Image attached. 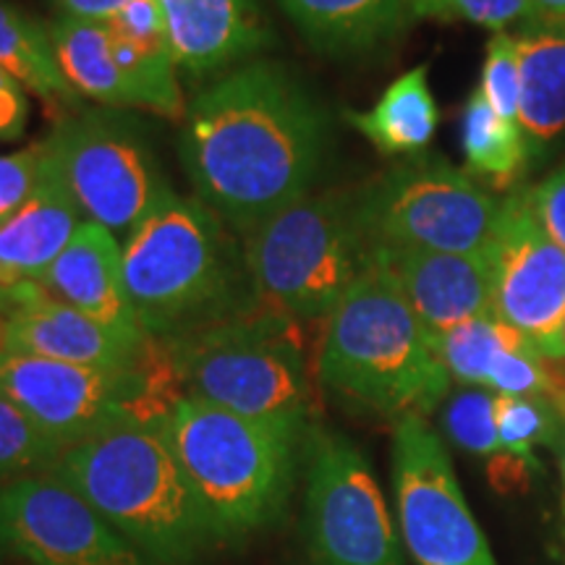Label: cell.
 Listing matches in <instances>:
<instances>
[{
    "mask_svg": "<svg viewBox=\"0 0 565 565\" xmlns=\"http://www.w3.org/2000/svg\"><path fill=\"white\" fill-rule=\"evenodd\" d=\"M121 273L141 328L162 341L217 320L233 286L217 215L175 194L129 231Z\"/></svg>",
    "mask_w": 565,
    "mask_h": 565,
    "instance_id": "6",
    "label": "cell"
},
{
    "mask_svg": "<svg viewBox=\"0 0 565 565\" xmlns=\"http://www.w3.org/2000/svg\"><path fill=\"white\" fill-rule=\"evenodd\" d=\"M445 433L466 454L494 458L503 454L494 424V393L484 387H466L445 408Z\"/></svg>",
    "mask_w": 565,
    "mask_h": 565,
    "instance_id": "29",
    "label": "cell"
},
{
    "mask_svg": "<svg viewBox=\"0 0 565 565\" xmlns=\"http://www.w3.org/2000/svg\"><path fill=\"white\" fill-rule=\"evenodd\" d=\"M393 487L401 536L416 565H498L427 416L395 422Z\"/></svg>",
    "mask_w": 565,
    "mask_h": 565,
    "instance_id": "12",
    "label": "cell"
},
{
    "mask_svg": "<svg viewBox=\"0 0 565 565\" xmlns=\"http://www.w3.org/2000/svg\"><path fill=\"white\" fill-rule=\"evenodd\" d=\"M356 212L372 246L482 254L500 202L448 160L414 158L362 189Z\"/></svg>",
    "mask_w": 565,
    "mask_h": 565,
    "instance_id": "9",
    "label": "cell"
},
{
    "mask_svg": "<svg viewBox=\"0 0 565 565\" xmlns=\"http://www.w3.org/2000/svg\"><path fill=\"white\" fill-rule=\"evenodd\" d=\"M0 68L40 100L66 108L79 105V92L58 66L51 30L9 0H0Z\"/></svg>",
    "mask_w": 565,
    "mask_h": 565,
    "instance_id": "24",
    "label": "cell"
},
{
    "mask_svg": "<svg viewBox=\"0 0 565 565\" xmlns=\"http://www.w3.org/2000/svg\"><path fill=\"white\" fill-rule=\"evenodd\" d=\"M30 118V97L26 89L13 79L9 71L0 68V141L19 139Z\"/></svg>",
    "mask_w": 565,
    "mask_h": 565,
    "instance_id": "35",
    "label": "cell"
},
{
    "mask_svg": "<svg viewBox=\"0 0 565 565\" xmlns=\"http://www.w3.org/2000/svg\"><path fill=\"white\" fill-rule=\"evenodd\" d=\"M372 263L387 273L433 343L475 317L490 315L487 252H429L372 246Z\"/></svg>",
    "mask_w": 565,
    "mask_h": 565,
    "instance_id": "15",
    "label": "cell"
},
{
    "mask_svg": "<svg viewBox=\"0 0 565 565\" xmlns=\"http://www.w3.org/2000/svg\"><path fill=\"white\" fill-rule=\"evenodd\" d=\"M45 175V141L0 154V223L30 200Z\"/></svg>",
    "mask_w": 565,
    "mask_h": 565,
    "instance_id": "32",
    "label": "cell"
},
{
    "mask_svg": "<svg viewBox=\"0 0 565 565\" xmlns=\"http://www.w3.org/2000/svg\"><path fill=\"white\" fill-rule=\"evenodd\" d=\"M3 351L103 370H131L147 349L126 343L79 309L53 299L40 282L24 280L17 286L6 317Z\"/></svg>",
    "mask_w": 565,
    "mask_h": 565,
    "instance_id": "16",
    "label": "cell"
},
{
    "mask_svg": "<svg viewBox=\"0 0 565 565\" xmlns=\"http://www.w3.org/2000/svg\"><path fill=\"white\" fill-rule=\"evenodd\" d=\"M529 200H532L536 221L565 252V162L557 166L545 181L529 186Z\"/></svg>",
    "mask_w": 565,
    "mask_h": 565,
    "instance_id": "34",
    "label": "cell"
},
{
    "mask_svg": "<svg viewBox=\"0 0 565 565\" xmlns=\"http://www.w3.org/2000/svg\"><path fill=\"white\" fill-rule=\"evenodd\" d=\"M328 147V116L282 66L246 63L194 97L181 160L200 202L249 233L309 194Z\"/></svg>",
    "mask_w": 565,
    "mask_h": 565,
    "instance_id": "1",
    "label": "cell"
},
{
    "mask_svg": "<svg viewBox=\"0 0 565 565\" xmlns=\"http://www.w3.org/2000/svg\"><path fill=\"white\" fill-rule=\"evenodd\" d=\"M524 341L529 338L511 324L498 320L494 315H482L437 338L435 351L450 380H458L469 387H484L494 359L505 349H513Z\"/></svg>",
    "mask_w": 565,
    "mask_h": 565,
    "instance_id": "26",
    "label": "cell"
},
{
    "mask_svg": "<svg viewBox=\"0 0 565 565\" xmlns=\"http://www.w3.org/2000/svg\"><path fill=\"white\" fill-rule=\"evenodd\" d=\"M529 19H565V0H529Z\"/></svg>",
    "mask_w": 565,
    "mask_h": 565,
    "instance_id": "38",
    "label": "cell"
},
{
    "mask_svg": "<svg viewBox=\"0 0 565 565\" xmlns=\"http://www.w3.org/2000/svg\"><path fill=\"white\" fill-rule=\"evenodd\" d=\"M547 370H550V398L555 401V406L565 414V359H547Z\"/></svg>",
    "mask_w": 565,
    "mask_h": 565,
    "instance_id": "37",
    "label": "cell"
},
{
    "mask_svg": "<svg viewBox=\"0 0 565 565\" xmlns=\"http://www.w3.org/2000/svg\"><path fill=\"white\" fill-rule=\"evenodd\" d=\"M47 30L63 76L79 97H92L108 108H141L129 76L113 55L108 26L58 17Z\"/></svg>",
    "mask_w": 565,
    "mask_h": 565,
    "instance_id": "23",
    "label": "cell"
},
{
    "mask_svg": "<svg viewBox=\"0 0 565 565\" xmlns=\"http://www.w3.org/2000/svg\"><path fill=\"white\" fill-rule=\"evenodd\" d=\"M84 215L45 158V175L30 200L0 223V273L38 282L82 228Z\"/></svg>",
    "mask_w": 565,
    "mask_h": 565,
    "instance_id": "19",
    "label": "cell"
},
{
    "mask_svg": "<svg viewBox=\"0 0 565 565\" xmlns=\"http://www.w3.org/2000/svg\"><path fill=\"white\" fill-rule=\"evenodd\" d=\"M38 282L53 299L79 309L126 343L147 349L152 341L126 296L121 244L116 242V233L103 225L84 221L61 257Z\"/></svg>",
    "mask_w": 565,
    "mask_h": 565,
    "instance_id": "17",
    "label": "cell"
},
{
    "mask_svg": "<svg viewBox=\"0 0 565 565\" xmlns=\"http://www.w3.org/2000/svg\"><path fill=\"white\" fill-rule=\"evenodd\" d=\"M58 9L61 19L95 21V24H108L129 0H51Z\"/></svg>",
    "mask_w": 565,
    "mask_h": 565,
    "instance_id": "36",
    "label": "cell"
},
{
    "mask_svg": "<svg viewBox=\"0 0 565 565\" xmlns=\"http://www.w3.org/2000/svg\"><path fill=\"white\" fill-rule=\"evenodd\" d=\"M521 116L529 160L536 162L565 134V19H526L515 34Z\"/></svg>",
    "mask_w": 565,
    "mask_h": 565,
    "instance_id": "20",
    "label": "cell"
},
{
    "mask_svg": "<svg viewBox=\"0 0 565 565\" xmlns=\"http://www.w3.org/2000/svg\"><path fill=\"white\" fill-rule=\"evenodd\" d=\"M303 479L309 565H406L377 479L349 437L309 429Z\"/></svg>",
    "mask_w": 565,
    "mask_h": 565,
    "instance_id": "10",
    "label": "cell"
},
{
    "mask_svg": "<svg viewBox=\"0 0 565 565\" xmlns=\"http://www.w3.org/2000/svg\"><path fill=\"white\" fill-rule=\"evenodd\" d=\"M0 561L154 565L55 475H38L0 487Z\"/></svg>",
    "mask_w": 565,
    "mask_h": 565,
    "instance_id": "14",
    "label": "cell"
},
{
    "mask_svg": "<svg viewBox=\"0 0 565 565\" xmlns=\"http://www.w3.org/2000/svg\"><path fill=\"white\" fill-rule=\"evenodd\" d=\"M317 374L343 404L393 422L427 416L450 387L433 338L374 263L324 320Z\"/></svg>",
    "mask_w": 565,
    "mask_h": 565,
    "instance_id": "4",
    "label": "cell"
},
{
    "mask_svg": "<svg viewBox=\"0 0 565 565\" xmlns=\"http://www.w3.org/2000/svg\"><path fill=\"white\" fill-rule=\"evenodd\" d=\"M303 38L324 53H362L398 38L408 0H278Z\"/></svg>",
    "mask_w": 565,
    "mask_h": 565,
    "instance_id": "21",
    "label": "cell"
},
{
    "mask_svg": "<svg viewBox=\"0 0 565 565\" xmlns=\"http://www.w3.org/2000/svg\"><path fill=\"white\" fill-rule=\"evenodd\" d=\"M487 263L490 315L524 333L547 359H565V252L536 221L529 186L500 202Z\"/></svg>",
    "mask_w": 565,
    "mask_h": 565,
    "instance_id": "13",
    "label": "cell"
},
{
    "mask_svg": "<svg viewBox=\"0 0 565 565\" xmlns=\"http://www.w3.org/2000/svg\"><path fill=\"white\" fill-rule=\"evenodd\" d=\"M370 263L356 194H307L246 233L254 291L291 320H328Z\"/></svg>",
    "mask_w": 565,
    "mask_h": 565,
    "instance_id": "7",
    "label": "cell"
},
{
    "mask_svg": "<svg viewBox=\"0 0 565 565\" xmlns=\"http://www.w3.org/2000/svg\"><path fill=\"white\" fill-rule=\"evenodd\" d=\"M563 341H565V330H563Z\"/></svg>",
    "mask_w": 565,
    "mask_h": 565,
    "instance_id": "41",
    "label": "cell"
},
{
    "mask_svg": "<svg viewBox=\"0 0 565 565\" xmlns=\"http://www.w3.org/2000/svg\"><path fill=\"white\" fill-rule=\"evenodd\" d=\"M17 280L6 278L0 273V349H3V328H6V317H9L11 307H13V294H17Z\"/></svg>",
    "mask_w": 565,
    "mask_h": 565,
    "instance_id": "39",
    "label": "cell"
},
{
    "mask_svg": "<svg viewBox=\"0 0 565 565\" xmlns=\"http://www.w3.org/2000/svg\"><path fill=\"white\" fill-rule=\"evenodd\" d=\"M173 58L192 74L228 68L270 45L259 0H158Z\"/></svg>",
    "mask_w": 565,
    "mask_h": 565,
    "instance_id": "18",
    "label": "cell"
},
{
    "mask_svg": "<svg viewBox=\"0 0 565 565\" xmlns=\"http://www.w3.org/2000/svg\"><path fill=\"white\" fill-rule=\"evenodd\" d=\"M105 26L113 38L134 42V45L171 47L168 21L158 0H129Z\"/></svg>",
    "mask_w": 565,
    "mask_h": 565,
    "instance_id": "33",
    "label": "cell"
},
{
    "mask_svg": "<svg viewBox=\"0 0 565 565\" xmlns=\"http://www.w3.org/2000/svg\"><path fill=\"white\" fill-rule=\"evenodd\" d=\"M427 71V63L406 71L383 92L374 108L345 113V121L362 131L383 154L422 152L440 124Z\"/></svg>",
    "mask_w": 565,
    "mask_h": 565,
    "instance_id": "22",
    "label": "cell"
},
{
    "mask_svg": "<svg viewBox=\"0 0 565 565\" xmlns=\"http://www.w3.org/2000/svg\"><path fill=\"white\" fill-rule=\"evenodd\" d=\"M63 445L32 422L13 401L0 395V487L51 475L61 461Z\"/></svg>",
    "mask_w": 565,
    "mask_h": 565,
    "instance_id": "27",
    "label": "cell"
},
{
    "mask_svg": "<svg viewBox=\"0 0 565 565\" xmlns=\"http://www.w3.org/2000/svg\"><path fill=\"white\" fill-rule=\"evenodd\" d=\"M160 424L217 545L249 540L280 519L312 427L252 419L189 395Z\"/></svg>",
    "mask_w": 565,
    "mask_h": 565,
    "instance_id": "3",
    "label": "cell"
},
{
    "mask_svg": "<svg viewBox=\"0 0 565 565\" xmlns=\"http://www.w3.org/2000/svg\"><path fill=\"white\" fill-rule=\"evenodd\" d=\"M563 477H565V443H563Z\"/></svg>",
    "mask_w": 565,
    "mask_h": 565,
    "instance_id": "40",
    "label": "cell"
},
{
    "mask_svg": "<svg viewBox=\"0 0 565 565\" xmlns=\"http://www.w3.org/2000/svg\"><path fill=\"white\" fill-rule=\"evenodd\" d=\"M461 141L469 173L498 189L511 186L532 166L521 126L500 118L479 87L463 105Z\"/></svg>",
    "mask_w": 565,
    "mask_h": 565,
    "instance_id": "25",
    "label": "cell"
},
{
    "mask_svg": "<svg viewBox=\"0 0 565 565\" xmlns=\"http://www.w3.org/2000/svg\"><path fill=\"white\" fill-rule=\"evenodd\" d=\"M45 158L84 221L113 233H129L173 194L145 141L129 124L105 113L58 124L45 139Z\"/></svg>",
    "mask_w": 565,
    "mask_h": 565,
    "instance_id": "11",
    "label": "cell"
},
{
    "mask_svg": "<svg viewBox=\"0 0 565 565\" xmlns=\"http://www.w3.org/2000/svg\"><path fill=\"white\" fill-rule=\"evenodd\" d=\"M494 424L503 454L534 469V445H553L557 435V414L545 398L494 395Z\"/></svg>",
    "mask_w": 565,
    "mask_h": 565,
    "instance_id": "28",
    "label": "cell"
},
{
    "mask_svg": "<svg viewBox=\"0 0 565 565\" xmlns=\"http://www.w3.org/2000/svg\"><path fill=\"white\" fill-rule=\"evenodd\" d=\"M408 9L414 19L469 21L494 32L529 19V0H408Z\"/></svg>",
    "mask_w": 565,
    "mask_h": 565,
    "instance_id": "31",
    "label": "cell"
},
{
    "mask_svg": "<svg viewBox=\"0 0 565 565\" xmlns=\"http://www.w3.org/2000/svg\"><path fill=\"white\" fill-rule=\"evenodd\" d=\"M150 345L131 370L66 364L0 349V395L63 448L126 419L162 422L175 401L162 398L160 391L175 383V374L168 351L152 356Z\"/></svg>",
    "mask_w": 565,
    "mask_h": 565,
    "instance_id": "8",
    "label": "cell"
},
{
    "mask_svg": "<svg viewBox=\"0 0 565 565\" xmlns=\"http://www.w3.org/2000/svg\"><path fill=\"white\" fill-rule=\"evenodd\" d=\"M51 475L154 565H192L217 545L160 422L113 424L63 450Z\"/></svg>",
    "mask_w": 565,
    "mask_h": 565,
    "instance_id": "2",
    "label": "cell"
},
{
    "mask_svg": "<svg viewBox=\"0 0 565 565\" xmlns=\"http://www.w3.org/2000/svg\"><path fill=\"white\" fill-rule=\"evenodd\" d=\"M181 395L233 414L312 427V383L294 320L267 312L166 338Z\"/></svg>",
    "mask_w": 565,
    "mask_h": 565,
    "instance_id": "5",
    "label": "cell"
},
{
    "mask_svg": "<svg viewBox=\"0 0 565 565\" xmlns=\"http://www.w3.org/2000/svg\"><path fill=\"white\" fill-rule=\"evenodd\" d=\"M487 103L505 121L519 124L521 116V66L515 38L508 32H494L487 42V58L482 68V84H479Z\"/></svg>",
    "mask_w": 565,
    "mask_h": 565,
    "instance_id": "30",
    "label": "cell"
}]
</instances>
